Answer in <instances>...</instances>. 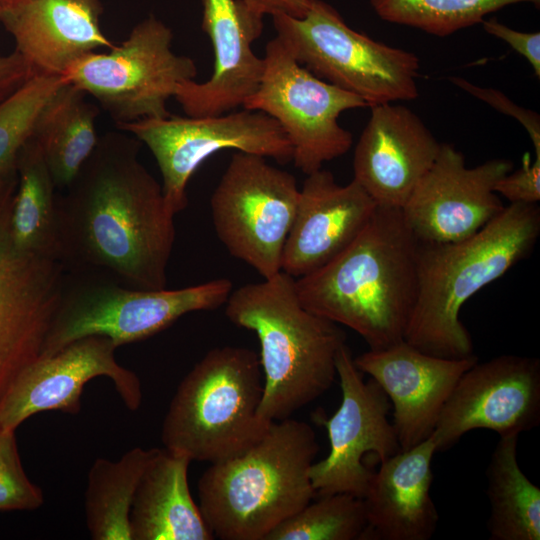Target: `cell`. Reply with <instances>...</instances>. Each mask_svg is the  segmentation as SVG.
Wrapping results in <instances>:
<instances>
[{"label": "cell", "mask_w": 540, "mask_h": 540, "mask_svg": "<svg viewBox=\"0 0 540 540\" xmlns=\"http://www.w3.org/2000/svg\"><path fill=\"white\" fill-rule=\"evenodd\" d=\"M355 146V180L378 207L402 209L434 163L441 147L411 109L384 103L371 106Z\"/></svg>", "instance_id": "cell-19"}, {"label": "cell", "mask_w": 540, "mask_h": 540, "mask_svg": "<svg viewBox=\"0 0 540 540\" xmlns=\"http://www.w3.org/2000/svg\"><path fill=\"white\" fill-rule=\"evenodd\" d=\"M18 184L11 210V235L21 251L59 260L55 183L33 137L20 149Z\"/></svg>", "instance_id": "cell-26"}, {"label": "cell", "mask_w": 540, "mask_h": 540, "mask_svg": "<svg viewBox=\"0 0 540 540\" xmlns=\"http://www.w3.org/2000/svg\"><path fill=\"white\" fill-rule=\"evenodd\" d=\"M483 29L508 43L517 53L522 55L532 66L534 74L540 77V33H526L514 30L495 18L483 20Z\"/></svg>", "instance_id": "cell-35"}, {"label": "cell", "mask_w": 540, "mask_h": 540, "mask_svg": "<svg viewBox=\"0 0 540 540\" xmlns=\"http://www.w3.org/2000/svg\"><path fill=\"white\" fill-rule=\"evenodd\" d=\"M512 168L503 158L469 168L460 151L441 143L431 168L401 209L418 242H456L483 228L505 207L494 187Z\"/></svg>", "instance_id": "cell-17"}, {"label": "cell", "mask_w": 540, "mask_h": 540, "mask_svg": "<svg viewBox=\"0 0 540 540\" xmlns=\"http://www.w3.org/2000/svg\"><path fill=\"white\" fill-rule=\"evenodd\" d=\"M116 348L106 336L89 335L36 358L0 401V427L15 431L27 418L43 411L77 414L84 386L96 377L109 378L125 406L137 410L142 402L140 379L117 362Z\"/></svg>", "instance_id": "cell-16"}, {"label": "cell", "mask_w": 540, "mask_h": 540, "mask_svg": "<svg viewBox=\"0 0 540 540\" xmlns=\"http://www.w3.org/2000/svg\"><path fill=\"white\" fill-rule=\"evenodd\" d=\"M263 374L251 349L209 350L180 382L165 414V449L215 463L242 454L272 422L259 415Z\"/></svg>", "instance_id": "cell-6"}, {"label": "cell", "mask_w": 540, "mask_h": 540, "mask_svg": "<svg viewBox=\"0 0 540 540\" xmlns=\"http://www.w3.org/2000/svg\"><path fill=\"white\" fill-rule=\"evenodd\" d=\"M272 19L276 37L297 62L368 107L418 97V56L355 31L329 3L311 0L303 18Z\"/></svg>", "instance_id": "cell-7"}, {"label": "cell", "mask_w": 540, "mask_h": 540, "mask_svg": "<svg viewBox=\"0 0 540 540\" xmlns=\"http://www.w3.org/2000/svg\"><path fill=\"white\" fill-rule=\"evenodd\" d=\"M539 423L540 360L501 355L477 361L461 375L431 437L439 452L474 429H488L502 437L520 435Z\"/></svg>", "instance_id": "cell-15"}, {"label": "cell", "mask_w": 540, "mask_h": 540, "mask_svg": "<svg viewBox=\"0 0 540 540\" xmlns=\"http://www.w3.org/2000/svg\"><path fill=\"white\" fill-rule=\"evenodd\" d=\"M140 141L108 132L57 197L59 260L108 273L120 285L166 288L175 214L138 159Z\"/></svg>", "instance_id": "cell-1"}, {"label": "cell", "mask_w": 540, "mask_h": 540, "mask_svg": "<svg viewBox=\"0 0 540 540\" xmlns=\"http://www.w3.org/2000/svg\"><path fill=\"white\" fill-rule=\"evenodd\" d=\"M17 184L15 161L0 170V401L39 357L65 285L60 261L21 251L13 243Z\"/></svg>", "instance_id": "cell-13"}, {"label": "cell", "mask_w": 540, "mask_h": 540, "mask_svg": "<svg viewBox=\"0 0 540 540\" xmlns=\"http://www.w3.org/2000/svg\"><path fill=\"white\" fill-rule=\"evenodd\" d=\"M41 488L27 476L15 431L0 427V511H30L42 506Z\"/></svg>", "instance_id": "cell-32"}, {"label": "cell", "mask_w": 540, "mask_h": 540, "mask_svg": "<svg viewBox=\"0 0 540 540\" xmlns=\"http://www.w3.org/2000/svg\"><path fill=\"white\" fill-rule=\"evenodd\" d=\"M172 40V30L149 15L123 42L81 56L63 76L93 97L116 124L166 117L177 87L195 80L198 72L192 58L172 50Z\"/></svg>", "instance_id": "cell-8"}, {"label": "cell", "mask_w": 540, "mask_h": 540, "mask_svg": "<svg viewBox=\"0 0 540 540\" xmlns=\"http://www.w3.org/2000/svg\"><path fill=\"white\" fill-rule=\"evenodd\" d=\"M191 460L155 448L137 485L130 515L131 540H212L188 484Z\"/></svg>", "instance_id": "cell-24"}, {"label": "cell", "mask_w": 540, "mask_h": 540, "mask_svg": "<svg viewBox=\"0 0 540 540\" xmlns=\"http://www.w3.org/2000/svg\"><path fill=\"white\" fill-rule=\"evenodd\" d=\"M522 2L540 4V0H370L382 20L438 37L481 23L488 14Z\"/></svg>", "instance_id": "cell-29"}, {"label": "cell", "mask_w": 540, "mask_h": 540, "mask_svg": "<svg viewBox=\"0 0 540 540\" xmlns=\"http://www.w3.org/2000/svg\"><path fill=\"white\" fill-rule=\"evenodd\" d=\"M376 208L353 179L340 185L322 168L307 175L284 245L281 271L296 279L324 266L356 239Z\"/></svg>", "instance_id": "cell-20"}, {"label": "cell", "mask_w": 540, "mask_h": 540, "mask_svg": "<svg viewBox=\"0 0 540 540\" xmlns=\"http://www.w3.org/2000/svg\"><path fill=\"white\" fill-rule=\"evenodd\" d=\"M155 448L135 447L118 460L97 458L84 495L87 529L94 540H131L129 515L134 494Z\"/></svg>", "instance_id": "cell-28"}, {"label": "cell", "mask_w": 540, "mask_h": 540, "mask_svg": "<svg viewBox=\"0 0 540 540\" xmlns=\"http://www.w3.org/2000/svg\"><path fill=\"white\" fill-rule=\"evenodd\" d=\"M418 240L401 209L378 207L356 239L295 279L309 311L359 334L369 349L404 340L418 290Z\"/></svg>", "instance_id": "cell-2"}, {"label": "cell", "mask_w": 540, "mask_h": 540, "mask_svg": "<svg viewBox=\"0 0 540 540\" xmlns=\"http://www.w3.org/2000/svg\"><path fill=\"white\" fill-rule=\"evenodd\" d=\"M99 109L67 82L40 112L32 137L39 145L56 188L65 189L92 154Z\"/></svg>", "instance_id": "cell-25"}, {"label": "cell", "mask_w": 540, "mask_h": 540, "mask_svg": "<svg viewBox=\"0 0 540 540\" xmlns=\"http://www.w3.org/2000/svg\"><path fill=\"white\" fill-rule=\"evenodd\" d=\"M263 60L260 85L242 108L261 111L281 126L292 147L294 166L306 175L346 154L353 135L338 119L344 111L368 104L314 75L276 36L268 41Z\"/></svg>", "instance_id": "cell-11"}, {"label": "cell", "mask_w": 540, "mask_h": 540, "mask_svg": "<svg viewBox=\"0 0 540 540\" xmlns=\"http://www.w3.org/2000/svg\"><path fill=\"white\" fill-rule=\"evenodd\" d=\"M225 314L259 340L263 394L258 412L263 419L290 418L331 387L346 335L301 304L295 278L280 271L232 290Z\"/></svg>", "instance_id": "cell-4"}, {"label": "cell", "mask_w": 540, "mask_h": 540, "mask_svg": "<svg viewBox=\"0 0 540 540\" xmlns=\"http://www.w3.org/2000/svg\"><path fill=\"white\" fill-rule=\"evenodd\" d=\"M449 80L468 94L487 103L499 112L516 119L527 131L535 149L536 157L540 158V117L536 112L518 106L499 90L477 86L458 76L450 77Z\"/></svg>", "instance_id": "cell-33"}, {"label": "cell", "mask_w": 540, "mask_h": 540, "mask_svg": "<svg viewBox=\"0 0 540 540\" xmlns=\"http://www.w3.org/2000/svg\"><path fill=\"white\" fill-rule=\"evenodd\" d=\"M36 73L16 50L0 55V104L23 87Z\"/></svg>", "instance_id": "cell-37"}, {"label": "cell", "mask_w": 540, "mask_h": 540, "mask_svg": "<svg viewBox=\"0 0 540 540\" xmlns=\"http://www.w3.org/2000/svg\"><path fill=\"white\" fill-rule=\"evenodd\" d=\"M436 444L430 436L380 463L363 502L365 540H429L439 515L430 490Z\"/></svg>", "instance_id": "cell-23"}, {"label": "cell", "mask_w": 540, "mask_h": 540, "mask_svg": "<svg viewBox=\"0 0 540 540\" xmlns=\"http://www.w3.org/2000/svg\"><path fill=\"white\" fill-rule=\"evenodd\" d=\"M319 451L313 428L287 418L235 457L211 463L198 481L200 511L222 540H265L316 492L310 468Z\"/></svg>", "instance_id": "cell-5"}, {"label": "cell", "mask_w": 540, "mask_h": 540, "mask_svg": "<svg viewBox=\"0 0 540 540\" xmlns=\"http://www.w3.org/2000/svg\"><path fill=\"white\" fill-rule=\"evenodd\" d=\"M202 30L211 41L213 73L205 82L181 83L174 98L187 116H215L243 107L258 89L264 60L252 43L260 33L243 14L238 0H201Z\"/></svg>", "instance_id": "cell-21"}, {"label": "cell", "mask_w": 540, "mask_h": 540, "mask_svg": "<svg viewBox=\"0 0 540 540\" xmlns=\"http://www.w3.org/2000/svg\"><path fill=\"white\" fill-rule=\"evenodd\" d=\"M353 359L387 395L401 450L433 434L459 378L478 361L475 355L459 359L434 356L404 340L383 349H369Z\"/></svg>", "instance_id": "cell-18"}, {"label": "cell", "mask_w": 540, "mask_h": 540, "mask_svg": "<svg viewBox=\"0 0 540 540\" xmlns=\"http://www.w3.org/2000/svg\"><path fill=\"white\" fill-rule=\"evenodd\" d=\"M238 2L245 17L260 31H263L265 16L283 14L303 18L311 4V0H238Z\"/></svg>", "instance_id": "cell-36"}, {"label": "cell", "mask_w": 540, "mask_h": 540, "mask_svg": "<svg viewBox=\"0 0 540 540\" xmlns=\"http://www.w3.org/2000/svg\"><path fill=\"white\" fill-rule=\"evenodd\" d=\"M518 437H500L486 469L491 540L540 539V488L520 469Z\"/></svg>", "instance_id": "cell-27"}, {"label": "cell", "mask_w": 540, "mask_h": 540, "mask_svg": "<svg viewBox=\"0 0 540 540\" xmlns=\"http://www.w3.org/2000/svg\"><path fill=\"white\" fill-rule=\"evenodd\" d=\"M67 82L61 75L36 74L0 104V170L16 161L43 107Z\"/></svg>", "instance_id": "cell-31"}, {"label": "cell", "mask_w": 540, "mask_h": 540, "mask_svg": "<svg viewBox=\"0 0 540 540\" xmlns=\"http://www.w3.org/2000/svg\"><path fill=\"white\" fill-rule=\"evenodd\" d=\"M300 189L266 157L237 151L215 187L210 209L218 239L263 279L281 271Z\"/></svg>", "instance_id": "cell-10"}, {"label": "cell", "mask_w": 540, "mask_h": 540, "mask_svg": "<svg viewBox=\"0 0 540 540\" xmlns=\"http://www.w3.org/2000/svg\"><path fill=\"white\" fill-rule=\"evenodd\" d=\"M144 143L162 177V191L176 215L188 203L186 188L196 170L222 150L256 154L285 164L292 161L291 144L269 115L242 108L215 116L168 115L116 124Z\"/></svg>", "instance_id": "cell-12"}, {"label": "cell", "mask_w": 540, "mask_h": 540, "mask_svg": "<svg viewBox=\"0 0 540 540\" xmlns=\"http://www.w3.org/2000/svg\"><path fill=\"white\" fill-rule=\"evenodd\" d=\"M540 234L537 204L510 203L475 234L450 243H420L418 290L404 341L434 356L474 355L460 320L464 304L533 250Z\"/></svg>", "instance_id": "cell-3"}, {"label": "cell", "mask_w": 540, "mask_h": 540, "mask_svg": "<svg viewBox=\"0 0 540 540\" xmlns=\"http://www.w3.org/2000/svg\"><path fill=\"white\" fill-rule=\"evenodd\" d=\"M101 0H27L0 23L36 74L62 75L81 56L115 46L101 28Z\"/></svg>", "instance_id": "cell-22"}, {"label": "cell", "mask_w": 540, "mask_h": 540, "mask_svg": "<svg viewBox=\"0 0 540 540\" xmlns=\"http://www.w3.org/2000/svg\"><path fill=\"white\" fill-rule=\"evenodd\" d=\"M367 526L363 499L334 493L310 501L265 540H365Z\"/></svg>", "instance_id": "cell-30"}, {"label": "cell", "mask_w": 540, "mask_h": 540, "mask_svg": "<svg viewBox=\"0 0 540 540\" xmlns=\"http://www.w3.org/2000/svg\"><path fill=\"white\" fill-rule=\"evenodd\" d=\"M336 372L342 395L339 408L330 418L320 411L314 415L327 431L330 451L312 464L310 478L318 496L349 493L363 498L374 475L364 456L374 453L381 463L401 448L388 419L387 395L372 378L364 380L346 344L338 351Z\"/></svg>", "instance_id": "cell-14"}, {"label": "cell", "mask_w": 540, "mask_h": 540, "mask_svg": "<svg viewBox=\"0 0 540 540\" xmlns=\"http://www.w3.org/2000/svg\"><path fill=\"white\" fill-rule=\"evenodd\" d=\"M232 290L228 278L173 290H141L108 282L68 289L65 281L39 356L89 335L106 336L117 347L148 338L185 314L225 305Z\"/></svg>", "instance_id": "cell-9"}, {"label": "cell", "mask_w": 540, "mask_h": 540, "mask_svg": "<svg viewBox=\"0 0 540 540\" xmlns=\"http://www.w3.org/2000/svg\"><path fill=\"white\" fill-rule=\"evenodd\" d=\"M27 0H0V10L19 5Z\"/></svg>", "instance_id": "cell-38"}, {"label": "cell", "mask_w": 540, "mask_h": 540, "mask_svg": "<svg viewBox=\"0 0 540 540\" xmlns=\"http://www.w3.org/2000/svg\"><path fill=\"white\" fill-rule=\"evenodd\" d=\"M494 191L510 203L537 204L540 200V158L531 163L525 156L522 167L500 178Z\"/></svg>", "instance_id": "cell-34"}]
</instances>
